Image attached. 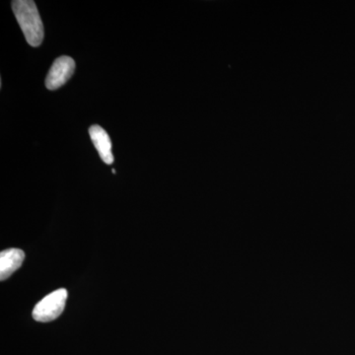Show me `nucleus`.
Masks as SVG:
<instances>
[{
	"mask_svg": "<svg viewBox=\"0 0 355 355\" xmlns=\"http://www.w3.org/2000/svg\"><path fill=\"white\" fill-rule=\"evenodd\" d=\"M89 135L94 144L96 150L100 157L106 164L111 165L114 162V155L112 153V141L108 133L100 125H92L89 128Z\"/></svg>",
	"mask_w": 355,
	"mask_h": 355,
	"instance_id": "20e7f679",
	"label": "nucleus"
},
{
	"mask_svg": "<svg viewBox=\"0 0 355 355\" xmlns=\"http://www.w3.org/2000/svg\"><path fill=\"white\" fill-rule=\"evenodd\" d=\"M14 15L30 46L37 48L44 40V25L36 3L32 0H14Z\"/></svg>",
	"mask_w": 355,
	"mask_h": 355,
	"instance_id": "f257e3e1",
	"label": "nucleus"
},
{
	"mask_svg": "<svg viewBox=\"0 0 355 355\" xmlns=\"http://www.w3.org/2000/svg\"><path fill=\"white\" fill-rule=\"evenodd\" d=\"M67 296L69 293L64 288L51 292L35 306L33 318L41 323H48L58 319L64 312Z\"/></svg>",
	"mask_w": 355,
	"mask_h": 355,
	"instance_id": "f03ea898",
	"label": "nucleus"
},
{
	"mask_svg": "<svg viewBox=\"0 0 355 355\" xmlns=\"http://www.w3.org/2000/svg\"><path fill=\"white\" fill-rule=\"evenodd\" d=\"M76 70V62L69 57L57 58L51 65L46 78V87L49 90H55L64 85Z\"/></svg>",
	"mask_w": 355,
	"mask_h": 355,
	"instance_id": "7ed1b4c3",
	"label": "nucleus"
},
{
	"mask_svg": "<svg viewBox=\"0 0 355 355\" xmlns=\"http://www.w3.org/2000/svg\"><path fill=\"white\" fill-rule=\"evenodd\" d=\"M25 254L20 249L4 250L0 253V279L3 282L22 266Z\"/></svg>",
	"mask_w": 355,
	"mask_h": 355,
	"instance_id": "39448f33",
	"label": "nucleus"
}]
</instances>
